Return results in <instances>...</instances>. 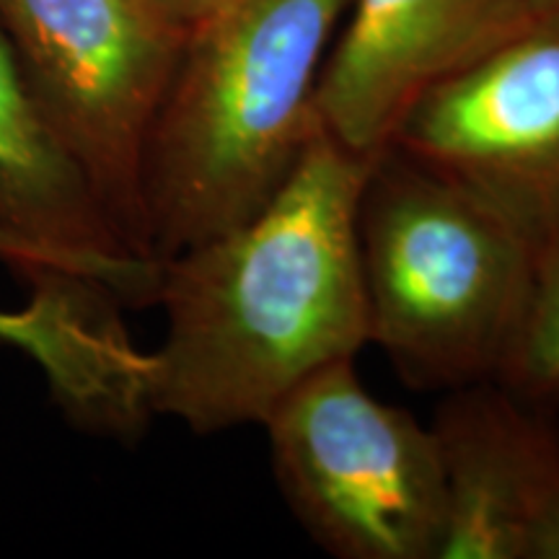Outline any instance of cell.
<instances>
[{"mask_svg":"<svg viewBox=\"0 0 559 559\" xmlns=\"http://www.w3.org/2000/svg\"><path fill=\"white\" fill-rule=\"evenodd\" d=\"M0 264H5V267L24 277V283L29 285V288L47 283V280H52L58 275H68V272L50 267V264H47L45 260H39L34 251L21 247V243H16L3 234H0Z\"/></svg>","mask_w":559,"mask_h":559,"instance_id":"4fadbf2b","label":"cell"},{"mask_svg":"<svg viewBox=\"0 0 559 559\" xmlns=\"http://www.w3.org/2000/svg\"><path fill=\"white\" fill-rule=\"evenodd\" d=\"M368 345L417 391H453L498 376L534 251L459 181L386 145L358 200Z\"/></svg>","mask_w":559,"mask_h":559,"instance_id":"3957f363","label":"cell"},{"mask_svg":"<svg viewBox=\"0 0 559 559\" xmlns=\"http://www.w3.org/2000/svg\"><path fill=\"white\" fill-rule=\"evenodd\" d=\"M122 306L96 280L60 275L32 288L21 311H0V345L37 362L55 402L83 430L135 440L153 412L145 353L124 326Z\"/></svg>","mask_w":559,"mask_h":559,"instance_id":"30bf717a","label":"cell"},{"mask_svg":"<svg viewBox=\"0 0 559 559\" xmlns=\"http://www.w3.org/2000/svg\"><path fill=\"white\" fill-rule=\"evenodd\" d=\"M160 19L169 21L174 29L190 34L205 24L210 16L226 9L234 0H145Z\"/></svg>","mask_w":559,"mask_h":559,"instance_id":"7c38bea8","label":"cell"},{"mask_svg":"<svg viewBox=\"0 0 559 559\" xmlns=\"http://www.w3.org/2000/svg\"><path fill=\"white\" fill-rule=\"evenodd\" d=\"M389 145L477 194L536 257L559 236V9L432 88Z\"/></svg>","mask_w":559,"mask_h":559,"instance_id":"8992f818","label":"cell"},{"mask_svg":"<svg viewBox=\"0 0 559 559\" xmlns=\"http://www.w3.org/2000/svg\"><path fill=\"white\" fill-rule=\"evenodd\" d=\"M34 94L138 254L156 260L145 156L187 34L145 0H0Z\"/></svg>","mask_w":559,"mask_h":559,"instance_id":"5b68a950","label":"cell"},{"mask_svg":"<svg viewBox=\"0 0 559 559\" xmlns=\"http://www.w3.org/2000/svg\"><path fill=\"white\" fill-rule=\"evenodd\" d=\"M551 3H557V5H559V0H551Z\"/></svg>","mask_w":559,"mask_h":559,"instance_id":"5bb4252c","label":"cell"},{"mask_svg":"<svg viewBox=\"0 0 559 559\" xmlns=\"http://www.w3.org/2000/svg\"><path fill=\"white\" fill-rule=\"evenodd\" d=\"M370 158L319 124L247 221L160 260L164 340L145 353L153 417L198 436L262 428L313 373L368 345L358 200Z\"/></svg>","mask_w":559,"mask_h":559,"instance_id":"6da1fadb","label":"cell"},{"mask_svg":"<svg viewBox=\"0 0 559 559\" xmlns=\"http://www.w3.org/2000/svg\"><path fill=\"white\" fill-rule=\"evenodd\" d=\"M557 9L551 0H349L313 120L345 151L373 158L432 88Z\"/></svg>","mask_w":559,"mask_h":559,"instance_id":"52a82bcc","label":"cell"},{"mask_svg":"<svg viewBox=\"0 0 559 559\" xmlns=\"http://www.w3.org/2000/svg\"><path fill=\"white\" fill-rule=\"evenodd\" d=\"M495 381L559 417V236L536 251L521 319Z\"/></svg>","mask_w":559,"mask_h":559,"instance_id":"8fae6325","label":"cell"},{"mask_svg":"<svg viewBox=\"0 0 559 559\" xmlns=\"http://www.w3.org/2000/svg\"><path fill=\"white\" fill-rule=\"evenodd\" d=\"M430 428L445 485L440 559H536L559 521V417L489 379L445 391Z\"/></svg>","mask_w":559,"mask_h":559,"instance_id":"ba28073f","label":"cell"},{"mask_svg":"<svg viewBox=\"0 0 559 559\" xmlns=\"http://www.w3.org/2000/svg\"><path fill=\"white\" fill-rule=\"evenodd\" d=\"M0 234L50 267L107 285L124 306L156 300L160 260L138 254L45 115L0 29Z\"/></svg>","mask_w":559,"mask_h":559,"instance_id":"9c48e42d","label":"cell"},{"mask_svg":"<svg viewBox=\"0 0 559 559\" xmlns=\"http://www.w3.org/2000/svg\"><path fill=\"white\" fill-rule=\"evenodd\" d=\"M277 489L337 559H440L445 485L430 425L366 389L340 360L264 419Z\"/></svg>","mask_w":559,"mask_h":559,"instance_id":"277c9868","label":"cell"},{"mask_svg":"<svg viewBox=\"0 0 559 559\" xmlns=\"http://www.w3.org/2000/svg\"><path fill=\"white\" fill-rule=\"evenodd\" d=\"M349 0H234L187 34L145 156L156 260L254 215L296 169Z\"/></svg>","mask_w":559,"mask_h":559,"instance_id":"7a4b0ae2","label":"cell"}]
</instances>
